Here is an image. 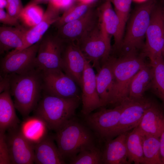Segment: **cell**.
<instances>
[{
  "label": "cell",
  "instance_id": "44dd1931",
  "mask_svg": "<svg viewBox=\"0 0 164 164\" xmlns=\"http://www.w3.org/2000/svg\"><path fill=\"white\" fill-rule=\"evenodd\" d=\"M54 138L48 135L34 145V163L37 164H64L65 160L55 144Z\"/></svg>",
  "mask_w": 164,
  "mask_h": 164
},
{
  "label": "cell",
  "instance_id": "e0dca14e",
  "mask_svg": "<svg viewBox=\"0 0 164 164\" xmlns=\"http://www.w3.org/2000/svg\"><path fill=\"white\" fill-rule=\"evenodd\" d=\"M98 13L100 21L106 31L114 37L115 49L119 50L125 28L113 9L111 0H106L99 8Z\"/></svg>",
  "mask_w": 164,
  "mask_h": 164
},
{
  "label": "cell",
  "instance_id": "d6986e66",
  "mask_svg": "<svg viewBox=\"0 0 164 164\" xmlns=\"http://www.w3.org/2000/svg\"><path fill=\"white\" fill-rule=\"evenodd\" d=\"M138 127L145 136L159 137L164 129V109L154 100L144 113Z\"/></svg>",
  "mask_w": 164,
  "mask_h": 164
},
{
  "label": "cell",
  "instance_id": "d6a6232c",
  "mask_svg": "<svg viewBox=\"0 0 164 164\" xmlns=\"http://www.w3.org/2000/svg\"><path fill=\"white\" fill-rule=\"evenodd\" d=\"M114 11L125 28L130 11L132 0H111Z\"/></svg>",
  "mask_w": 164,
  "mask_h": 164
},
{
  "label": "cell",
  "instance_id": "2e32d148",
  "mask_svg": "<svg viewBox=\"0 0 164 164\" xmlns=\"http://www.w3.org/2000/svg\"><path fill=\"white\" fill-rule=\"evenodd\" d=\"M82 103L81 112L85 116L95 110L103 107L97 89L96 74L90 62L86 60L81 88Z\"/></svg>",
  "mask_w": 164,
  "mask_h": 164
},
{
  "label": "cell",
  "instance_id": "1f68e13d",
  "mask_svg": "<svg viewBox=\"0 0 164 164\" xmlns=\"http://www.w3.org/2000/svg\"><path fill=\"white\" fill-rule=\"evenodd\" d=\"M90 5L80 2L77 5L72 4L65 9L62 15L59 17L53 24L59 28L67 23L79 18L90 9Z\"/></svg>",
  "mask_w": 164,
  "mask_h": 164
},
{
  "label": "cell",
  "instance_id": "d4e9b609",
  "mask_svg": "<svg viewBox=\"0 0 164 164\" xmlns=\"http://www.w3.org/2000/svg\"><path fill=\"white\" fill-rule=\"evenodd\" d=\"M19 129L25 138L35 145L48 135L49 129L43 120L34 115L25 118L19 126Z\"/></svg>",
  "mask_w": 164,
  "mask_h": 164
},
{
  "label": "cell",
  "instance_id": "8fae6325",
  "mask_svg": "<svg viewBox=\"0 0 164 164\" xmlns=\"http://www.w3.org/2000/svg\"><path fill=\"white\" fill-rule=\"evenodd\" d=\"M40 41L21 50H12L1 60L0 75L24 73L35 68V61Z\"/></svg>",
  "mask_w": 164,
  "mask_h": 164
},
{
  "label": "cell",
  "instance_id": "4dcf8cb0",
  "mask_svg": "<svg viewBox=\"0 0 164 164\" xmlns=\"http://www.w3.org/2000/svg\"><path fill=\"white\" fill-rule=\"evenodd\" d=\"M44 14L43 9L38 5H27L22 11L19 20L24 26L29 29L42 20Z\"/></svg>",
  "mask_w": 164,
  "mask_h": 164
},
{
  "label": "cell",
  "instance_id": "ac0fdd59",
  "mask_svg": "<svg viewBox=\"0 0 164 164\" xmlns=\"http://www.w3.org/2000/svg\"><path fill=\"white\" fill-rule=\"evenodd\" d=\"M128 133V132H125L119 135L114 139L104 141L105 144L101 149L103 164H129L126 146Z\"/></svg>",
  "mask_w": 164,
  "mask_h": 164
},
{
  "label": "cell",
  "instance_id": "60d3db41",
  "mask_svg": "<svg viewBox=\"0 0 164 164\" xmlns=\"http://www.w3.org/2000/svg\"><path fill=\"white\" fill-rule=\"evenodd\" d=\"M158 3L164 9V0H157Z\"/></svg>",
  "mask_w": 164,
  "mask_h": 164
},
{
  "label": "cell",
  "instance_id": "4fadbf2b",
  "mask_svg": "<svg viewBox=\"0 0 164 164\" xmlns=\"http://www.w3.org/2000/svg\"><path fill=\"white\" fill-rule=\"evenodd\" d=\"M5 134L11 164H32L34 161V145L23 135L18 127Z\"/></svg>",
  "mask_w": 164,
  "mask_h": 164
},
{
  "label": "cell",
  "instance_id": "277c9868",
  "mask_svg": "<svg viewBox=\"0 0 164 164\" xmlns=\"http://www.w3.org/2000/svg\"><path fill=\"white\" fill-rule=\"evenodd\" d=\"M81 98H65L43 93L33 111L34 115L43 120L49 129L56 132L74 117Z\"/></svg>",
  "mask_w": 164,
  "mask_h": 164
},
{
  "label": "cell",
  "instance_id": "ba28073f",
  "mask_svg": "<svg viewBox=\"0 0 164 164\" xmlns=\"http://www.w3.org/2000/svg\"><path fill=\"white\" fill-rule=\"evenodd\" d=\"M153 101L144 96L138 98L128 97L123 101L121 103L123 108L118 123L106 139H112L137 126Z\"/></svg>",
  "mask_w": 164,
  "mask_h": 164
},
{
  "label": "cell",
  "instance_id": "ffe728a7",
  "mask_svg": "<svg viewBox=\"0 0 164 164\" xmlns=\"http://www.w3.org/2000/svg\"><path fill=\"white\" fill-rule=\"evenodd\" d=\"M59 10L48 3L42 20L35 26L26 31L25 43L22 50L33 45L41 40L50 26L55 23L59 17Z\"/></svg>",
  "mask_w": 164,
  "mask_h": 164
},
{
  "label": "cell",
  "instance_id": "d590c367",
  "mask_svg": "<svg viewBox=\"0 0 164 164\" xmlns=\"http://www.w3.org/2000/svg\"><path fill=\"white\" fill-rule=\"evenodd\" d=\"M0 22L3 24L9 26L24 27L20 25L18 19L10 15L5 11L4 9H0Z\"/></svg>",
  "mask_w": 164,
  "mask_h": 164
},
{
  "label": "cell",
  "instance_id": "603a6c76",
  "mask_svg": "<svg viewBox=\"0 0 164 164\" xmlns=\"http://www.w3.org/2000/svg\"><path fill=\"white\" fill-rule=\"evenodd\" d=\"M24 27L2 26L0 27V53L22 50L25 43Z\"/></svg>",
  "mask_w": 164,
  "mask_h": 164
},
{
  "label": "cell",
  "instance_id": "4316f807",
  "mask_svg": "<svg viewBox=\"0 0 164 164\" xmlns=\"http://www.w3.org/2000/svg\"><path fill=\"white\" fill-rule=\"evenodd\" d=\"M145 135L138 126L128 133L126 139L128 160L129 163L143 164V142Z\"/></svg>",
  "mask_w": 164,
  "mask_h": 164
},
{
  "label": "cell",
  "instance_id": "9a60e30c",
  "mask_svg": "<svg viewBox=\"0 0 164 164\" xmlns=\"http://www.w3.org/2000/svg\"><path fill=\"white\" fill-rule=\"evenodd\" d=\"M64 42L62 70L81 88L86 59L76 43Z\"/></svg>",
  "mask_w": 164,
  "mask_h": 164
},
{
  "label": "cell",
  "instance_id": "7402d4cb",
  "mask_svg": "<svg viewBox=\"0 0 164 164\" xmlns=\"http://www.w3.org/2000/svg\"><path fill=\"white\" fill-rule=\"evenodd\" d=\"M14 102L11 97L9 89L0 94V132L19 127L20 121L15 111Z\"/></svg>",
  "mask_w": 164,
  "mask_h": 164
},
{
  "label": "cell",
  "instance_id": "8d00e7d4",
  "mask_svg": "<svg viewBox=\"0 0 164 164\" xmlns=\"http://www.w3.org/2000/svg\"><path fill=\"white\" fill-rule=\"evenodd\" d=\"M73 0H50L49 2L53 6L60 10L65 9L73 4Z\"/></svg>",
  "mask_w": 164,
  "mask_h": 164
},
{
  "label": "cell",
  "instance_id": "5bb4252c",
  "mask_svg": "<svg viewBox=\"0 0 164 164\" xmlns=\"http://www.w3.org/2000/svg\"><path fill=\"white\" fill-rule=\"evenodd\" d=\"M99 20L98 12L90 9L79 18L59 27L57 36L64 42L77 43L96 25Z\"/></svg>",
  "mask_w": 164,
  "mask_h": 164
},
{
  "label": "cell",
  "instance_id": "74e56055",
  "mask_svg": "<svg viewBox=\"0 0 164 164\" xmlns=\"http://www.w3.org/2000/svg\"><path fill=\"white\" fill-rule=\"evenodd\" d=\"M160 152L161 161L164 164V129L159 137Z\"/></svg>",
  "mask_w": 164,
  "mask_h": 164
},
{
  "label": "cell",
  "instance_id": "9c48e42d",
  "mask_svg": "<svg viewBox=\"0 0 164 164\" xmlns=\"http://www.w3.org/2000/svg\"><path fill=\"white\" fill-rule=\"evenodd\" d=\"M41 72L43 93L65 98H81L78 85L61 69Z\"/></svg>",
  "mask_w": 164,
  "mask_h": 164
},
{
  "label": "cell",
  "instance_id": "e575fe53",
  "mask_svg": "<svg viewBox=\"0 0 164 164\" xmlns=\"http://www.w3.org/2000/svg\"><path fill=\"white\" fill-rule=\"evenodd\" d=\"M6 7L7 13L13 17L19 20L23 7L21 0H7Z\"/></svg>",
  "mask_w": 164,
  "mask_h": 164
},
{
  "label": "cell",
  "instance_id": "83f0119b",
  "mask_svg": "<svg viewBox=\"0 0 164 164\" xmlns=\"http://www.w3.org/2000/svg\"><path fill=\"white\" fill-rule=\"evenodd\" d=\"M149 63L152 68L153 75L149 90L164 104V58L162 57L150 61Z\"/></svg>",
  "mask_w": 164,
  "mask_h": 164
},
{
  "label": "cell",
  "instance_id": "7c38bea8",
  "mask_svg": "<svg viewBox=\"0 0 164 164\" xmlns=\"http://www.w3.org/2000/svg\"><path fill=\"white\" fill-rule=\"evenodd\" d=\"M97 111L84 116V123L97 138L104 141L117 125L123 108V104L107 109L104 107Z\"/></svg>",
  "mask_w": 164,
  "mask_h": 164
},
{
  "label": "cell",
  "instance_id": "836d02e7",
  "mask_svg": "<svg viewBox=\"0 0 164 164\" xmlns=\"http://www.w3.org/2000/svg\"><path fill=\"white\" fill-rule=\"evenodd\" d=\"M11 164L5 132H0V164Z\"/></svg>",
  "mask_w": 164,
  "mask_h": 164
},
{
  "label": "cell",
  "instance_id": "6da1fadb",
  "mask_svg": "<svg viewBox=\"0 0 164 164\" xmlns=\"http://www.w3.org/2000/svg\"><path fill=\"white\" fill-rule=\"evenodd\" d=\"M7 76L15 108L25 118L34 110L42 97L41 72L34 68L23 73Z\"/></svg>",
  "mask_w": 164,
  "mask_h": 164
},
{
  "label": "cell",
  "instance_id": "52a82bcc",
  "mask_svg": "<svg viewBox=\"0 0 164 164\" xmlns=\"http://www.w3.org/2000/svg\"><path fill=\"white\" fill-rule=\"evenodd\" d=\"M146 40L141 54L152 61L163 57L164 47V11L158 2L151 15L146 34Z\"/></svg>",
  "mask_w": 164,
  "mask_h": 164
},
{
  "label": "cell",
  "instance_id": "f1b7e54d",
  "mask_svg": "<svg viewBox=\"0 0 164 164\" xmlns=\"http://www.w3.org/2000/svg\"><path fill=\"white\" fill-rule=\"evenodd\" d=\"M143 153V164H162L160 156L159 137L145 135Z\"/></svg>",
  "mask_w": 164,
  "mask_h": 164
},
{
  "label": "cell",
  "instance_id": "3957f363",
  "mask_svg": "<svg viewBox=\"0 0 164 164\" xmlns=\"http://www.w3.org/2000/svg\"><path fill=\"white\" fill-rule=\"evenodd\" d=\"M144 58L137 52H128L118 58L112 57L113 80L108 104L115 107L128 97L132 80L146 63Z\"/></svg>",
  "mask_w": 164,
  "mask_h": 164
},
{
  "label": "cell",
  "instance_id": "484cf974",
  "mask_svg": "<svg viewBox=\"0 0 164 164\" xmlns=\"http://www.w3.org/2000/svg\"><path fill=\"white\" fill-rule=\"evenodd\" d=\"M152 75L151 65L150 63H146L132 80L129 87L128 97L138 98L144 96L145 92L149 89Z\"/></svg>",
  "mask_w": 164,
  "mask_h": 164
},
{
  "label": "cell",
  "instance_id": "30bf717a",
  "mask_svg": "<svg viewBox=\"0 0 164 164\" xmlns=\"http://www.w3.org/2000/svg\"><path fill=\"white\" fill-rule=\"evenodd\" d=\"M64 44L57 35L45 34L40 40L35 59V68L41 72L62 69Z\"/></svg>",
  "mask_w": 164,
  "mask_h": 164
},
{
  "label": "cell",
  "instance_id": "7bdbcfd3",
  "mask_svg": "<svg viewBox=\"0 0 164 164\" xmlns=\"http://www.w3.org/2000/svg\"><path fill=\"white\" fill-rule=\"evenodd\" d=\"M163 10H164V9L163 8Z\"/></svg>",
  "mask_w": 164,
  "mask_h": 164
},
{
  "label": "cell",
  "instance_id": "ab89813d",
  "mask_svg": "<svg viewBox=\"0 0 164 164\" xmlns=\"http://www.w3.org/2000/svg\"><path fill=\"white\" fill-rule=\"evenodd\" d=\"M96 0H78L80 2L91 5Z\"/></svg>",
  "mask_w": 164,
  "mask_h": 164
},
{
  "label": "cell",
  "instance_id": "f546056e",
  "mask_svg": "<svg viewBox=\"0 0 164 164\" xmlns=\"http://www.w3.org/2000/svg\"><path fill=\"white\" fill-rule=\"evenodd\" d=\"M102 150L97 146L83 150L69 160L70 164H102Z\"/></svg>",
  "mask_w": 164,
  "mask_h": 164
},
{
  "label": "cell",
  "instance_id": "7a4b0ae2",
  "mask_svg": "<svg viewBox=\"0 0 164 164\" xmlns=\"http://www.w3.org/2000/svg\"><path fill=\"white\" fill-rule=\"evenodd\" d=\"M55 132L54 138L65 160H69L81 151L97 146V138L94 132L84 123L74 117Z\"/></svg>",
  "mask_w": 164,
  "mask_h": 164
},
{
  "label": "cell",
  "instance_id": "f35d334b",
  "mask_svg": "<svg viewBox=\"0 0 164 164\" xmlns=\"http://www.w3.org/2000/svg\"><path fill=\"white\" fill-rule=\"evenodd\" d=\"M7 4V0H0V9L6 8Z\"/></svg>",
  "mask_w": 164,
  "mask_h": 164
},
{
  "label": "cell",
  "instance_id": "cb8c5ba5",
  "mask_svg": "<svg viewBox=\"0 0 164 164\" xmlns=\"http://www.w3.org/2000/svg\"><path fill=\"white\" fill-rule=\"evenodd\" d=\"M113 58L110 56L96 74L97 91L103 107L108 105L111 92L113 77Z\"/></svg>",
  "mask_w": 164,
  "mask_h": 164
},
{
  "label": "cell",
  "instance_id": "8992f818",
  "mask_svg": "<svg viewBox=\"0 0 164 164\" xmlns=\"http://www.w3.org/2000/svg\"><path fill=\"white\" fill-rule=\"evenodd\" d=\"M76 43L97 72L110 56L111 48L110 36L99 19L96 25Z\"/></svg>",
  "mask_w": 164,
  "mask_h": 164
},
{
  "label": "cell",
  "instance_id": "b9f144b4",
  "mask_svg": "<svg viewBox=\"0 0 164 164\" xmlns=\"http://www.w3.org/2000/svg\"><path fill=\"white\" fill-rule=\"evenodd\" d=\"M162 56L164 58V47L163 48V51H162Z\"/></svg>",
  "mask_w": 164,
  "mask_h": 164
},
{
  "label": "cell",
  "instance_id": "5b68a950",
  "mask_svg": "<svg viewBox=\"0 0 164 164\" xmlns=\"http://www.w3.org/2000/svg\"><path fill=\"white\" fill-rule=\"evenodd\" d=\"M157 2V0H148L136 7L129 21L120 49L122 54L137 52L138 49H142L151 14Z\"/></svg>",
  "mask_w": 164,
  "mask_h": 164
}]
</instances>
